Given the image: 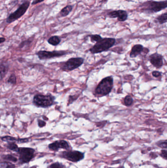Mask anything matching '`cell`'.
Listing matches in <instances>:
<instances>
[{
	"label": "cell",
	"mask_w": 167,
	"mask_h": 168,
	"mask_svg": "<svg viewBox=\"0 0 167 168\" xmlns=\"http://www.w3.org/2000/svg\"><path fill=\"white\" fill-rule=\"evenodd\" d=\"M73 7L71 5H68L64 7L60 11V15L62 17H65L69 15V13L73 10Z\"/></svg>",
	"instance_id": "obj_15"
},
{
	"label": "cell",
	"mask_w": 167,
	"mask_h": 168,
	"mask_svg": "<svg viewBox=\"0 0 167 168\" xmlns=\"http://www.w3.org/2000/svg\"><path fill=\"white\" fill-rule=\"evenodd\" d=\"M157 22L159 23L160 24L162 25L163 24L166 23L167 22V12H165L163 13L162 15H160L158 16V17H157L156 19Z\"/></svg>",
	"instance_id": "obj_17"
},
{
	"label": "cell",
	"mask_w": 167,
	"mask_h": 168,
	"mask_svg": "<svg viewBox=\"0 0 167 168\" xmlns=\"http://www.w3.org/2000/svg\"><path fill=\"white\" fill-rule=\"evenodd\" d=\"M8 70V65L4 63L0 65V81L2 80L5 75L7 74Z\"/></svg>",
	"instance_id": "obj_14"
},
{
	"label": "cell",
	"mask_w": 167,
	"mask_h": 168,
	"mask_svg": "<svg viewBox=\"0 0 167 168\" xmlns=\"http://www.w3.org/2000/svg\"><path fill=\"white\" fill-rule=\"evenodd\" d=\"M51 168H65V166L61 164V163H58V162H56V163H53L50 166Z\"/></svg>",
	"instance_id": "obj_26"
},
{
	"label": "cell",
	"mask_w": 167,
	"mask_h": 168,
	"mask_svg": "<svg viewBox=\"0 0 167 168\" xmlns=\"http://www.w3.org/2000/svg\"><path fill=\"white\" fill-rule=\"evenodd\" d=\"M5 38H0V44L5 41Z\"/></svg>",
	"instance_id": "obj_33"
},
{
	"label": "cell",
	"mask_w": 167,
	"mask_h": 168,
	"mask_svg": "<svg viewBox=\"0 0 167 168\" xmlns=\"http://www.w3.org/2000/svg\"><path fill=\"white\" fill-rule=\"evenodd\" d=\"M144 47L141 44L135 45L133 46L130 53V57L131 58H135L138 55H140L144 51Z\"/></svg>",
	"instance_id": "obj_13"
},
{
	"label": "cell",
	"mask_w": 167,
	"mask_h": 168,
	"mask_svg": "<svg viewBox=\"0 0 167 168\" xmlns=\"http://www.w3.org/2000/svg\"><path fill=\"white\" fill-rule=\"evenodd\" d=\"M108 16L111 18H117L118 21L124 22L127 20L128 14L127 12L124 10H118L109 12Z\"/></svg>",
	"instance_id": "obj_10"
},
{
	"label": "cell",
	"mask_w": 167,
	"mask_h": 168,
	"mask_svg": "<svg viewBox=\"0 0 167 168\" xmlns=\"http://www.w3.org/2000/svg\"><path fill=\"white\" fill-rule=\"evenodd\" d=\"M149 60L152 65L156 68H160L163 65V57L157 53L150 55Z\"/></svg>",
	"instance_id": "obj_11"
},
{
	"label": "cell",
	"mask_w": 167,
	"mask_h": 168,
	"mask_svg": "<svg viewBox=\"0 0 167 168\" xmlns=\"http://www.w3.org/2000/svg\"><path fill=\"white\" fill-rule=\"evenodd\" d=\"M167 7V0L163 1H155L150 0L143 3L140 6L141 11L148 14L156 13L166 9Z\"/></svg>",
	"instance_id": "obj_1"
},
{
	"label": "cell",
	"mask_w": 167,
	"mask_h": 168,
	"mask_svg": "<svg viewBox=\"0 0 167 168\" xmlns=\"http://www.w3.org/2000/svg\"><path fill=\"white\" fill-rule=\"evenodd\" d=\"M61 156L70 161L76 162L84 158V154L79 151H65L62 153Z\"/></svg>",
	"instance_id": "obj_8"
},
{
	"label": "cell",
	"mask_w": 167,
	"mask_h": 168,
	"mask_svg": "<svg viewBox=\"0 0 167 168\" xmlns=\"http://www.w3.org/2000/svg\"><path fill=\"white\" fill-rule=\"evenodd\" d=\"M7 147L9 150L15 152H17L19 149L18 147L15 143H8L7 145Z\"/></svg>",
	"instance_id": "obj_21"
},
{
	"label": "cell",
	"mask_w": 167,
	"mask_h": 168,
	"mask_svg": "<svg viewBox=\"0 0 167 168\" xmlns=\"http://www.w3.org/2000/svg\"><path fill=\"white\" fill-rule=\"evenodd\" d=\"M113 87L112 76H108L101 80L96 87L95 93L96 97H102L108 95L111 91Z\"/></svg>",
	"instance_id": "obj_2"
},
{
	"label": "cell",
	"mask_w": 167,
	"mask_h": 168,
	"mask_svg": "<svg viewBox=\"0 0 167 168\" xmlns=\"http://www.w3.org/2000/svg\"><path fill=\"white\" fill-rule=\"evenodd\" d=\"M30 5V2L29 1H26L23 3L15 12L11 14L8 16L7 20V23H11L22 17L26 13Z\"/></svg>",
	"instance_id": "obj_6"
},
{
	"label": "cell",
	"mask_w": 167,
	"mask_h": 168,
	"mask_svg": "<svg viewBox=\"0 0 167 168\" xmlns=\"http://www.w3.org/2000/svg\"></svg>",
	"instance_id": "obj_36"
},
{
	"label": "cell",
	"mask_w": 167,
	"mask_h": 168,
	"mask_svg": "<svg viewBox=\"0 0 167 168\" xmlns=\"http://www.w3.org/2000/svg\"><path fill=\"white\" fill-rule=\"evenodd\" d=\"M89 37L92 42H97L102 38V37L99 35H90Z\"/></svg>",
	"instance_id": "obj_23"
},
{
	"label": "cell",
	"mask_w": 167,
	"mask_h": 168,
	"mask_svg": "<svg viewBox=\"0 0 167 168\" xmlns=\"http://www.w3.org/2000/svg\"></svg>",
	"instance_id": "obj_35"
},
{
	"label": "cell",
	"mask_w": 167,
	"mask_h": 168,
	"mask_svg": "<svg viewBox=\"0 0 167 168\" xmlns=\"http://www.w3.org/2000/svg\"><path fill=\"white\" fill-rule=\"evenodd\" d=\"M38 126H39L40 127H43L45 126L46 124L45 122L43 121V120H38Z\"/></svg>",
	"instance_id": "obj_30"
},
{
	"label": "cell",
	"mask_w": 167,
	"mask_h": 168,
	"mask_svg": "<svg viewBox=\"0 0 167 168\" xmlns=\"http://www.w3.org/2000/svg\"><path fill=\"white\" fill-rule=\"evenodd\" d=\"M2 158L5 160L10 161L13 162H16L17 161V158L13 156V155H10V154L3 155Z\"/></svg>",
	"instance_id": "obj_22"
},
{
	"label": "cell",
	"mask_w": 167,
	"mask_h": 168,
	"mask_svg": "<svg viewBox=\"0 0 167 168\" xmlns=\"http://www.w3.org/2000/svg\"><path fill=\"white\" fill-rule=\"evenodd\" d=\"M8 83L11 84H15L16 83V77L14 74H11L8 80Z\"/></svg>",
	"instance_id": "obj_25"
},
{
	"label": "cell",
	"mask_w": 167,
	"mask_h": 168,
	"mask_svg": "<svg viewBox=\"0 0 167 168\" xmlns=\"http://www.w3.org/2000/svg\"><path fill=\"white\" fill-rule=\"evenodd\" d=\"M167 152L166 150H162L161 151V156L162 157L164 158L165 159L167 160Z\"/></svg>",
	"instance_id": "obj_29"
},
{
	"label": "cell",
	"mask_w": 167,
	"mask_h": 168,
	"mask_svg": "<svg viewBox=\"0 0 167 168\" xmlns=\"http://www.w3.org/2000/svg\"><path fill=\"white\" fill-rule=\"evenodd\" d=\"M55 99L53 95L37 94L34 97L33 103L37 107L46 108L53 105Z\"/></svg>",
	"instance_id": "obj_4"
},
{
	"label": "cell",
	"mask_w": 167,
	"mask_h": 168,
	"mask_svg": "<svg viewBox=\"0 0 167 168\" xmlns=\"http://www.w3.org/2000/svg\"><path fill=\"white\" fill-rule=\"evenodd\" d=\"M133 99L130 95H127L124 100V104L126 106H130L133 104Z\"/></svg>",
	"instance_id": "obj_18"
},
{
	"label": "cell",
	"mask_w": 167,
	"mask_h": 168,
	"mask_svg": "<svg viewBox=\"0 0 167 168\" xmlns=\"http://www.w3.org/2000/svg\"><path fill=\"white\" fill-rule=\"evenodd\" d=\"M152 75L153 77L158 78V77H160L161 76V73L160 72L158 71H153L152 72Z\"/></svg>",
	"instance_id": "obj_28"
},
{
	"label": "cell",
	"mask_w": 167,
	"mask_h": 168,
	"mask_svg": "<svg viewBox=\"0 0 167 168\" xmlns=\"http://www.w3.org/2000/svg\"><path fill=\"white\" fill-rule=\"evenodd\" d=\"M116 39L114 38H102L90 49L92 54H98L108 51L115 44Z\"/></svg>",
	"instance_id": "obj_3"
},
{
	"label": "cell",
	"mask_w": 167,
	"mask_h": 168,
	"mask_svg": "<svg viewBox=\"0 0 167 168\" xmlns=\"http://www.w3.org/2000/svg\"><path fill=\"white\" fill-rule=\"evenodd\" d=\"M84 63L82 58H72L62 65L61 69L64 71H72L79 68Z\"/></svg>",
	"instance_id": "obj_7"
},
{
	"label": "cell",
	"mask_w": 167,
	"mask_h": 168,
	"mask_svg": "<svg viewBox=\"0 0 167 168\" xmlns=\"http://www.w3.org/2000/svg\"><path fill=\"white\" fill-rule=\"evenodd\" d=\"M15 165L9 162H3L0 163V168H14Z\"/></svg>",
	"instance_id": "obj_19"
},
{
	"label": "cell",
	"mask_w": 167,
	"mask_h": 168,
	"mask_svg": "<svg viewBox=\"0 0 167 168\" xmlns=\"http://www.w3.org/2000/svg\"><path fill=\"white\" fill-rule=\"evenodd\" d=\"M49 148L54 151H57L59 149L68 150L70 148L69 143L64 140H60L53 142L49 145Z\"/></svg>",
	"instance_id": "obj_12"
},
{
	"label": "cell",
	"mask_w": 167,
	"mask_h": 168,
	"mask_svg": "<svg viewBox=\"0 0 167 168\" xmlns=\"http://www.w3.org/2000/svg\"><path fill=\"white\" fill-rule=\"evenodd\" d=\"M29 139H18L17 142L18 143H27V142H29Z\"/></svg>",
	"instance_id": "obj_31"
},
{
	"label": "cell",
	"mask_w": 167,
	"mask_h": 168,
	"mask_svg": "<svg viewBox=\"0 0 167 168\" xmlns=\"http://www.w3.org/2000/svg\"><path fill=\"white\" fill-rule=\"evenodd\" d=\"M79 96L78 95H70V97H69V99H68V105H69L71 104L72 103H73V102L75 101L76 100V99L78 98V97Z\"/></svg>",
	"instance_id": "obj_27"
},
{
	"label": "cell",
	"mask_w": 167,
	"mask_h": 168,
	"mask_svg": "<svg viewBox=\"0 0 167 168\" xmlns=\"http://www.w3.org/2000/svg\"><path fill=\"white\" fill-rule=\"evenodd\" d=\"M48 43L52 45H57L61 42V39L58 36H53L48 39Z\"/></svg>",
	"instance_id": "obj_16"
},
{
	"label": "cell",
	"mask_w": 167,
	"mask_h": 168,
	"mask_svg": "<svg viewBox=\"0 0 167 168\" xmlns=\"http://www.w3.org/2000/svg\"><path fill=\"white\" fill-rule=\"evenodd\" d=\"M2 141L4 142H7L8 143H15V142L18 141V139L15 138L14 137H11V136H5L2 137L1 138Z\"/></svg>",
	"instance_id": "obj_20"
},
{
	"label": "cell",
	"mask_w": 167,
	"mask_h": 168,
	"mask_svg": "<svg viewBox=\"0 0 167 168\" xmlns=\"http://www.w3.org/2000/svg\"><path fill=\"white\" fill-rule=\"evenodd\" d=\"M108 1V0H101V3H104V2H106Z\"/></svg>",
	"instance_id": "obj_34"
},
{
	"label": "cell",
	"mask_w": 167,
	"mask_h": 168,
	"mask_svg": "<svg viewBox=\"0 0 167 168\" xmlns=\"http://www.w3.org/2000/svg\"><path fill=\"white\" fill-rule=\"evenodd\" d=\"M67 52L63 51H40L37 55L40 60H47L55 57H59L66 55Z\"/></svg>",
	"instance_id": "obj_9"
},
{
	"label": "cell",
	"mask_w": 167,
	"mask_h": 168,
	"mask_svg": "<svg viewBox=\"0 0 167 168\" xmlns=\"http://www.w3.org/2000/svg\"><path fill=\"white\" fill-rule=\"evenodd\" d=\"M44 0H34V1L32 3V5H36L38 3H41L42 2L44 1Z\"/></svg>",
	"instance_id": "obj_32"
},
{
	"label": "cell",
	"mask_w": 167,
	"mask_h": 168,
	"mask_svg": "<svg viewBox=\"0 0 167 168\" xmlns=\"http://www.w3.org/2000/svg\"><path fill=\"white\" fill-rule=\"evenodd\" d=\"M157 146L162 149H166L167 148V140L165 141H160L157 143Z\"/></svg>",
	"instance_id": "obj_24"
},
{
	"label": "cell",
	"mask_w": 167,
	"mask_h": 168,
	"mask_svg": "<svg viewBox=\"0 0 167 168\" xmlns=\"http://www.w3.org/2000/svg\"><path fill=\"white\" fill-rule=\"evenodd\" d=\"M17 153L19 155V161L21 163H27L34 156L35 150L29 147H19Z\"/></svg>",
	"instance_id": "obj_5"
}]
</instances>
